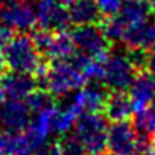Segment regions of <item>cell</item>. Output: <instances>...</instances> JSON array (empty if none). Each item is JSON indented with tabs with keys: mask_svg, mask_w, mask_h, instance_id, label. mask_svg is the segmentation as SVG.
Wrapping results in <instances>:
<instances>
[{
	"mask_svg": "<svg viewBox=\"0 0 155 155\" xmlns=\"http://www.w3.org/2000/svg\"><path fill=\"white\" fill-rule=\"evenodd\" d=\"M40 79L43 88L49 91L53 97L67 96L68 93L84 87L87 82L82 71L76 67L71 59L52 61L49 65L44 67L43 73L40 74Z\"/></svg>",
	"mask_w": 155,
	"mask_h": 155,
	"instance_id": "obj_1",
	"label": "cell"
},
{
	"mask_svg": "<svg viewBox=\"0 0 155 155\" xmlns=\"http://www.w3.org/2000/svg\"><path fill=\"white\" fill-rule=\"evenodd\" d=\"M6 67L12 71L31 73L40 76L46 67L44 58L37 49L32 37L26 34H17L3 47Z\"/></svg>",
	"mask_w": 155,
	"mask_h": 155,
	"instance_id": "obj_2",
	"label": "cell"
},
{
	"mask_svg": "<svg viewBox=\"0 0 155 155\" xmlns=\"http://www.w3.org/2000/svg\"><path fill=\"white\" fill-rule=\"evenodd\" d=\"M76 135L79 137L90 155H107V141H108V125L107 117L99 113L81 114L76 120Z\"/></svg>",
	"mask_w": 155,
	"mask_h": 155,
	"instance_id": "obj_3",
	"label": "cell"
},
{
	"mask_svg": "<svg viewBox=\"0 0 155 155\" xmlns=\"http://www.w3.org/2000/svg\"><path fill=\"white\" fill-rule=\"evenodd\" d=\"M140 68L129 52H111L105 59L104 84L111 91H125L131 87Z\"/></svg>",
	"mask_w": 155,
	"mask_h": 155,
	"instance_id": "obj_4",
	"label": "cell"
},
{
	"mask_svg": "<svg viewBox=\"0 0 155 155\" xmlns=\"http://www.w3.org/2000/svg\"><path fill=\"white\" fill-rule=\"evenodd\" d=\"M32 40L44 59L64 61V59H71L76 55V47L71 40V35L67 34L65 31L50 32L38 29L32 34Z\"/></svg>",
	"mask_w": 155,
	"mask_h": 155,
	"instance_id": "obj_5",
	"label": "cell"
},
{
	"mask_svg": "<svg viewBox=\"0 0 155 155\" xmlns=\"http://www.w3.org/2000/svg\"><path fill=\"white\" fill-rule=\"evenodd\" d=\"M70 35L78 53L105 59L111 52V43L97 25H79L71 31Z\"/></svg>",
	"mask_w": 155,
	"mask_h": 155,
	"instance_id": "obj_6",
	"label": "cell"
},
{
	"mask_svg": "<svg viewBox=\"0 0 155 155\" xmlns=\"http://www.w3.org/2000/svg\"><path fill=\"white\" fill-rule=\"evenodd\" d=\"M0 21L18 34H25L37 25L35 8L29 0H3L0 3Z\"/></svg>",
	"mask_w": 155,
	"mask_h": 155,
	"instance_id": "obj_7",
	"label": "cell"
},
{
	"mask_svg": "<svg viewBox=\"0 0 155 155\" xmlns=\"http://www.w3.org/2000/svg\"><path fill=\"white\" fill-rule=\"evenodd\" d=\"M138 144L140 134L134 125L128 123V120L113 122V125L108 128V155H131L132 152L138 150Z\"/></svg>",
	"mask_w": 155,
	"mask_h": 155,
	"instance_id": "obj_8",
	"label": "cell"
},
{
	"mask_svg": "<svg viewBox=\"0 0 155 155\" xmlns=\"http://www.w3.org/2000/svg\"><path fill=\"white\" fill-rule=\"evenodd\" d=\"M37 25L40 29L50 32L67 31L71 25L68 8L59 0H38L35 6Z\"/></svg>",
	"mask_w": 155,
	"mask_h": 155,
	"instance_id": "obj_9",
	"label": "cell"
},
{
	"mask_svg": "<svg viewBox=\"0 0 155 155\" xmlns=\"http://www.w3.org/2000/svg\"><path fill=\"white\" fill-rule=\"evenodd\" d=\"M31 122V110L26 102L9 99L0 105L2 131H25Z\"/></svg>",
	"mask_w": 155,
	"mask_h": 155,
	"instance_id": "obj_10",
	"label": "cell"
},
{
	"mask_svg": "<svg viewBox=\"0 0 155 155\" xmlns=\"http://www.w3.org/2000/svg\"><path fill=\"white\" fill-rule=\"evenodd\" d=\"M2 85L5 96L9 99H17V101H26V97L34 93L38 88V81L35 74L31 73H21V71H9L5 73L2 78Z\"/></svg>",
	"mask_w": 155,
	"mask_h": 155,
	"instance_id": "obj_11",
	"label": "cell"
},
{
	"mask_svg": "<svg viewBox=\"0 0 155 155\" xmlns=\"http://www.w3.org/2000/svg\"><path fill=\"white\" fill-rule=\"evenodd\" d=\"M122 41L126 50L147 52L155 46V21L144 20L140 23L128 25Z\"/></svg>",
	"mask_w": 155,
	"mask_h": 155,
	"instance_id": "obj_12",
	"label": "cell"
},
{
	"mask_svg": "<svg viewBox=\"0 0 155 155\" xmlns=\"http://www.w3.org/2000/svg\"><path fill=\"white\" fill-rule=\"evenodd\" d=\"M128 90L134 113L147 108L155 99V76L147 70H140Z\"/></svg>",
	"mask_w": 155,
	"mask_h": 155,
	"instance_id": "obj_13",
	"label": "cell"
},
{
	"mask_svg": "<svg viewBox=\"0 0 155 155\" xmlns=\"http://www.w3.org/2000/svg\"><path fill=\"white\" fill-rule=\"evenodd\" d=\"M107 91L102 87L97 85H87L84 88H79L70 105L78 114H90V113H101L105 105Z\"/></svg>",
	"mask_w": 155,
	"mask_h": 155,
	"instance_id": "obj_14",
	"label": "cell"
},
{
	"mask_svg": "<svg viewBox=\"0 0 155 155\" xmlns=\"http://www.w3.org/2000/svg\"><path fill=\"white\" fill-rule=\"evenodd\" d=\"M55 105L44 110V111L35 113V116L31 119L28 128L25 129L34 149L44 144L49 134L53 132V108H55Z\"/></svg>",
	"mask_w": 155,
	"mask_h": 155,
	"instance_id": "obj_15",
	"label": "cell"
},
{
	"mask_svg": "<svg viewBox=\"0 0 155 155\" xmlns=\"http://www.w3.org/2000/svg\"><path fill=\"white\" fill-rule=\"evenodd\" d=\"M102 111H104L107 120L123 122L132 116L134 108H132L129 94H126L125 91H111L107 94L105 105H104Z\"/></svg>",
	"mask_w": 155,
	"mask_h": 155,
	"instance_id": "obj_16",
	"label": "cell"
},
{
	"mask_svg": "<svg viewBox=\"0 0 155 155\" xmlns=\"http://www.w3.org/2000/svg\"><path fill=\"white\" fill-rule=\"evenodd\" d=\"M34 146L23 131L0 132V155H31Z\"/></svg>",
	"mask_w": 155,
	"mask_h": 155,
	"instance_id": "obj_17",
	"label": "cell"
},
{
	"mask_svg": "<svg viewBox=\"0 0 155 155\" xmlns=\"http://www.w3.org/2000/svg\"><path fill=\"white\" fill-rule=\"evenodd\" d=\"M68 14L74 26L97 25L102 17L96 5V0H73L68 5Z\"/></svg>",
	"mask_w": 155,
	"mask_h": 155,
	"instance_id": "obj_18",
	"label": "cell"
},
{
	"mask_svg": "<svg viewBox=\"0 0 155 155\" xmlns=\"http://www.w3.org/2000/svg\"><path fill=\"white\" fill-rule=\"evenodd\" d=\"M152 12L155 11L146 0H123L119 15L123 18L126 25H134V23L149 20Z\"/></svg>",
	"mask_w": 155,
	"mask_h": 155,
	"instance_id": "obj_19",
	"label": "cell"
},
{
	"mask_svg": "<svg viewBox=\"0 0 155 155\" xmlns=\"http://www.w3.org/2000/svg\"><path fill=\"white\" fill-rule=\"evenodd\" d=\"M78 117H79V114L71 108L70 104H67L64 107L55 105V108H53V132H56L59 135L70 132V129L76 125Z\"/></svg>",
	"mask_w": 155,
	"mask_h": 155,
	"instance_id": "obj_20",
	"label": "cell"
},
{
	"mask_svg": "<svg viewBox=\"0 0 155 155\" xmlns=\"http://www.w3.org/2000/svg\"><path fill=\"white\" fill-rule=\"evenodd\" d=\"M105 37L108 38L110 43H116V41H122L123 38V34L128 28V25L123 21V18L117 14V15H113V17H105L102 20V25H101Z\"/></svg>",
	"mask_w": 155,
	"mask_h": 155,
	"instance_id": "obj_21",
	"label": "cell"
},
{
	"mask_svg": "<svg viewBox=\"0 0 155 155\" xmlns=\"http://www.w3.org/2000/svg\"><path fill=\"white\" fill-rule=\"evenodd\" d=\"M134 126L140 135H147V137L155 135V116L149 107L140 111H135Z\"/></svg>",
	"mask_w": 155,
	"mask_h": 155,
	"instance_id": "obj_22",
	"label": "cell"
},
{
	"mask_svg": "<svg viewBox=\"0 0 155 155\" xmlns=\"http://www.w3.org/2000/svg\"><path fill=\"white\" fill-rule=\"evenodd\" d=\"M26 104L32 113H40V111H44V110L53 107L55 97L44 88H37L34 93H31L26 97Z\"/></svg>",
	"mask_w": 155,
	"mask_h": 155,
	"instance_id": "obj_23",
	"label": "cell"
},
{
	"mask_svg": "<svg viewBox=\"0 0 155 155\" xmlns=\"http://www.w3.org/2000/svg\"><path fill=\"white\" fill-rule=\"evenodd\" d=\"M58 144L64 155H90L76 134H64L58 140Z\"/></svg>",
	"mask_w": 155,
	"mask_h": 155,
	"instance_id": "obj_24",
	"label": "cell"
},
{
	"mask_svg": "<svg viewBox=\"0 0 155 155\" xmlns=\"http://www.w3.org/2000/svg\"><path fill=\"white\" fill-rule=\"evenodd\" d=\"M96 5L101 11V15L105 18V17L117 15L120 12L123 0H96Z\"/></svg>",
	"mask_w": 155,
	"mask_h": 155,
	"instance_id": "obj_25",
	"label": "cell"
},
{
	"mask_svg": "<svg viewBox=\"0 0 155 155\" xmlns=\"http://www.w3.org/2000/svg\"><path fill=\"white\" fill-rule=\"evenodd\" d=\"M58 152V143H44L41 146H38L37 149L32 150L31 155H56Z\"/></svg>",
	"mask_w": 155,
	"mask_h": 155,
	"instance_id": "obj_26",
	"label": "cell"
},
{
	"mask_svg": "<svg viewBox=\"0 0 155 155\" xmlns=\"http://www.w3.org/2000/svg\"><path fill=\"white\" fill-rule=\"evenodd\" d=\"M14 35H15V31H12L9 26L0 21V47H5Z\"/></svg>",
	"mask_w": 155,
	"mask_h": 155,
	"instance_id": "obj_27",
	"label": "cell"
},
{
	"mask_svg": "<svg viewBox=\"0 0 155 155\" xmlns=\"http://www.w3.org/2000/svg\"><path fill=\"white\" fill-rule=\"evenodd\" d=\"M144 70H147L150 74L155 76V46L150 47L146 52V62H144Z\"/></svg>",
	"mask_w": 155,
	"mask_h": 155,
	"instance_id": "obj_28",
	"label": "cell"
},
{
	"mask_svg": "<svg viewBox=\"0 0 155 155\" xmlns=\"http://www.w3.org/2000/svg\"><path fill=\"white\" fill-rule=\"evenodd\" d=\"M6 61H5V55L2 52V47H0V78H2L5 73H6Z\"/></svg>",
	"mask_w": 155,
	"mask_h": 155,
	"instance_id": "obj_29",
	"label": "cell"
},
{
	"mask_svg": "<svg viewBox=\"0 0 155 155\" xmlns=\"http://www.w3.org/2000/svg\"><path fill=\"white\" fill-rule=\"evenodd\" d=\"M144 155H155V137H152V140L149 143V147L146 149Z\"/></svg>",
	"mask_w": 155,
	"mask_h": 155,
	"instance_id": "obj_30",
	"label": "cell"
},
{
	"mask_svg": "<svg viewBox=\"0 0 155 155\" xmlns=\"http://www.w3.org/2000/svg\"><path fill=\"white\" fill-rule=\"evenodd\" d=\"M3 102H5V91H3L2 85H0V105H2Z\"/></svg>",
	"mask_w": 155,
	"mask_h": 155,
	"instance_id": "obj_31",
	"label": "cell"
},
{
	"mask_svg": "<svg viewBox=\"0 0 155 155\" xmlns=\"http://www.w3.org/2000/svg\"><path fill=\"white\" fill-rule=\"evenodd\" d=\"M149 108H150V111H152V113H153V116H155V99L152 101V104L149 105Z\"/></svg>",
	"mask_w": 155,
	"mask_h": 155,
	"instance_id": "obj_32",
	"label": "cell"
},
{
	"mask_svg": "<svg viewBox=\"0 0 155 155\" xmlns=\"http://www.w3.org/2000/svg\"><path fill=\"white\" fill-rule=\"evenodd\" d=\"M59 2H61L62 5H65V6H68V5H70V3L73 2V0H59Z\"/></svg>",
	"mask_w": 155,
	"mask_h": 155,
	"instance_id": "obj_33",
	"label": "cell"
},
{
	"mask_svg": "<svg viewBox=\"0 0 155 155\" xmlns=\"http://www.w3.org/2000/svg\"><path fill=\"white\" fill-rule=\"evenodd\" d=\"M146 2H147V3L153 8V11H155V0H146Z\"/></svg>",
	"mask_w": 155,
	"mask_h": 155,
	"instance_id": "obj_34",
	"label": "cell"
},
{
	"mask_svg": "<svg viewBox=\"0 0 155 155\" xmlns=\"http://www.w3.org/2000/svg\"><path fill=\"white\" fill-rule=\"evenodd\" d=\"M131 155H144V153H143V152H140V150H137V152H132Z\"/></svg>",
	"mask_w": 155,
	"mask_h": 155,
	"instance_id": "obj_35",
	"label": "cell"
},
{
	"mask_svg": "<svg viewBox=\"0 0 155 155\" xmlns=\"http://www.w3.org/2000/svg\"><path fill=\"white\" fill-rule=\"evenodd\" d=\"M2 2H3V0H0V3H2Z\"/></svg>",
	"mask_w": 155,
	"mask_h": 155,
	"instance_id": "obj_36",
	"label": "cell"
}]
</instances>
